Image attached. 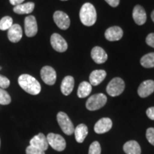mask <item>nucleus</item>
<instances>
[{
  "mask_svg": "<svg viewBox=\"0 0 154 154\" xmlns=\"http://www.w3.org/2000/svg\"><path fill=\"white\" fill-rule=\"evenodd\" d=\"M18 83L24 91L32 95H37L41 91L39 82L31 75L22 74L19 77Z\"/></svg>",
  "mask_w": 154,
  "mask_h": 154,
  "instance_id": "f257e3e1",
  "label": "nucleus"
},
{
  "mask_svg": "<svg viewBox=\"0 0 154 154\" xmlns=\"http://www.w3.org/2000/svg\"><path fill=\"white\" fill-rule=\"evenodd\" d=\"M81 22L86 26H91L96 23L97 14L95 7L91 3H85L80 9Z\"/></svg>",
  "mask_w": 154,
  "mask_h": 154,
  "instance_id": "f03ea898",
  "label": "nucleus"
},
{
  "mask_svg": "<svg viewBox=\"0 0 154 154\" xmlns=\"http://www.w3.org/2000/svg\"><path fill=\"white\" fill-rule=\"evenodd\" d=\"M107 97L103 94H97L88 98L86 103V107L89 111H96L104 106L106 103Z\"/></svg>",
  "mask_w": 154,
  "mask_h": 154,
  "instance_id": "7ed1b4c3",
  "label": "nucleus"
},
{
  "mask_svg": "<svg viewBox=\"0 0 154 154\" xmlns=\"http://www.w3.org/2000/svg\"><path fill=\"white\" fill-rule=\"evenodd\" d=\"M57 122L59 126L65 134L70 136L74 132V126L72 121L69 119L68 115L66 113L60 111L57 113Z\"/></svg>",
  "mask_w": 154,
  "mask_h": 154,
  "instance_id": "20e7f679",
  "label": "nucleus"
},
{
  "mask_svg": "<svg viewBox=\"0 0 154 154\" xmlns=\"http://www.w3.org/2000/svg\"><path fill=\"white\" fill-rule=\"evenodd\" d=\"M125 83L122 79L119 77L113 78L106 86V91L111 96H118L124 91Z\"/></svg>",
  "mask_w": 154,
  "mask_h": 154,
  "instance_id": "39448f33",
  "label": "nucleus"
},
{
  "mask_svg": "<svg viewBox=\"0 0 154 154\" xmlns=\"http://www.w3.org/2000/svg\"><path fill=\"white\" fill-rule=\"evenodd\" d=\"M47 139L49 145L56 151H62L66 149V140L61 135L49 133L47 135Z\"/></svg>",
  "mask_w": 154,
  "mask_h": 154,
  "instance_id": "423d86ee",
  "label": "nucleus"
},
{
  "mask_svg": "<svg viewBox=\"0 0 154 154\" xmlns=\"http://www.w3.org/2000/svg\"><path fill=\"white\" fill-rule=\"evenodd\" d=\"M24 32L28 37H33L37 34L38 26L35 17L30 15L24 19Z\"/></svg>",
  "mask_w": 154,
  "mask_h": 154,
  "instance_id": "0eeeda50",
  "label": "nucleus"
},
{
  "mask_svg": "<svg viewBox=\"0 0 154 154\" xmlns=\"http://www.w3.org/2000/svg\"><path fill=\"white\" fill-rule=\"evenodd\" d=\"M41 77L43 82L47 85H54L57 81V73L51 66H45L42 69Z\"/></svg>",
  "mask_w": 154,
  "mask_h": 154,
  "instance_id": "6e6552de",
  "label": "nucleus"
},
{
  "mask_svg": "<svg viewBox=\"0 0 154 154\" xmlns=\"http://www.w3.org/2000/svg\"><path fill=\"white\" fill-rule=\"evenodd\" d=\"M50 42H51V45L53 49L58 52H64L68 48V44L66 40L59 34H53L51 36Z\"/></svg>",
  "mask_w": 154,
  "mask_h": 154,
  "instance_id": "1a4fd4ad",
  "label": "nucleus"
},
{
  "mask_svg": "<svg viewBox=\"0 0 154 154\" xmlns=\"http://www.w3.org/2000/svg\"><path fill=\"white\" fill-rule=\"evenodd\" d=\"M55 24L59 29L66 30L70 26V19L66 13L61 11H55L53 16Z\"/></svg>",
  "mask_w": 154,
  "mask_h": 154,
  "instance_id": "9d476101",
  "label": "nucleus"
},
{
  "mask_svg": "<svg viewBox=\"0 0 154 154\" xmlns=\"http://www.w3.org/2000/svg\"><path fill=\"white\" fill-rule=\"evenodd\" d=\"M29 146H33L36 149L42 150L43 151H47L49 147L47 136H44V134L42 133H39L30 140Z\"/></svg>",
  "mask_w": 154,
  "mask_h": 154,
  "instance_id": "9b49d317",
  "label": "nucleus"
},
{
  "mask_svg": "<svg viewBox=\"0 0 154 154\" xmlns=\"http://www.w3.org/2000/svg\"><path fill=\"white\" fill-rule=\"evenodd\" d=\"M154 92V81L146 80L140 84L138 88V94L140 97L146 98Z\"/></svg>",
  "mask_w": 154,
  "mask_h": 154,
  "instance_id": "f8f14e48",
  "label": "nucleus"
},
{
  "mask_svg": "<svg viewBox=\"0 0 154 154\" xmlns=\"http://www.w3.org/2000/svg\"><path fill=\"white\" fill-rule=\"evenodd\" d=\"M22 29L19 24H14L8 29L7 36L9 40L12 43H17L22 38Z\"/></svg>",
  "mask_w": 154,
  "mask_h": 154,
  "instance_id": "ddd939ff",
  "label": "nucleus"
},
{
  "mask_svg": "<svg viewBox=\"0 0 154 154\" xmlns=\"http://www.w3.org/2000/svg\"><path fill=\"white\" fill-rule=\"evenodd\" d=\"M112 121L109 118H102L96 122L94 126V131L96 134H104L112 128Z\"/></svg>",
  "mask_w": 154,
  "mask_h": 154,
  "instance_id": "4468645a",
  "label": "nucleus"
},
{
  "mask_svg": "<svg viewBox=\"0 0 154 154\" xmlns=\"http://www.w3.org/2000/svg\"><path fill=\"white\" fill-rule=\"evenodd\" d=\"M132 16L134 22L138 25H143L145 24L146 19H147L145 9L140 5L135 6L133 10Z\"/></svg>",
  "mask_w": 154,
  "mask_h": 154,
  "instance_id": "2eb2a0df",
  "label": "nucleus"
},
{
  "mask_svg": "<svg viewBox=\"0 0 154 154\" xmlns=\"http://www.w3.org/2000/svg\"><path fill=\"white\" fill-rule=\"evenodd\" d=\"M122 29L119 26H111L107 29L105 32V37L110 42H115L120 40L123 36Z\"/></svg>",
  "mask_w": 154,
  "mask_h": 154,
  "instance_id": "dca6fc26",
  "label": "nucleus"
},
{
  "mask_svg": "<svg viewBox=\"0 0 154 154\" xmlns=\"http://www.w3.org/2000/svg\"><path fill=\"white\" fill-rule=\"evenodd\" d=\"M91 58L96 63H103L106 61L108 59V55L106 53L104 49L100 47H95L91 50Z\"/></svg>",
  "mask_w": 154,
  "mask_h": 154,
  "instance_id": "f3484780",
  "label": "nucleus"
},
{
  "mask_svg": "<svg viewBox=\"0 0 154 154\" xmlns=\"http://www.w3.org/2000/svg\"><path fill=\"white\" fill-rule=\"evenodd\" d=\"M74 87V79L72 76H67L62 80L61 84V91L64 96H68L72 93Z\"/></svg>",
  "mask_w": 154,
  "mask_h": 154,
  "instance_id": "a211bd4d",
  "label": "nucleus"
},
{
  "mask_svg": "<svg viewBox=\"0 0 154 154\" xmlns=\"http://www.w3.org/2000/svg\"><path fill=\"white\" fill-rule=\"evenodd\" d=\"M106 72L104 70H94L89 76V82L91 86H97L104 80Z\"/></svg>",
  "mask_w": 154,
  "mask_h": 154,
  "instance_id": "6ab92c4d",
  "label": "nucleus"
},
{
  "mask_svg": "<svg viewBox=\"0 0 154 154\" xmlns=\"http://www.w3.org/2000/svg\"><path fill=\"white\" fill-rule=\"evenodd\" d=\"M35 5L33 2H26L15 6L13 11L17 14H28L34 11Z\"/></svg>",
  "mask_w": 154,
  "mask_h": 154,
  "instance_id": "aec40b11",
  "label": "nucleus"
},
{
  "mask_svg": "<svg viewBox=\"0 0 154 154\" xmlns=\"http://www.w3.org/2000/svg\"><path fill=\"white\" fill-rule=\"evenodd\" d=\"M75 138L78 143H83L88 135V128L85 124H81L74 128Z\"/></svg>",
  "mask_w": 154,
  "mask_h": 154,
  "instance_id": "412c9836",
  "label": "nucleus"
},
{
  "mask_svg": "<svg viewBox=\"0 0 154 154\" xmlns=\"http://www.w3.org/2000/svg\"><path fill=\"white\" fill-rule=\"evenodd\" d=\"M124 151L127 154H140L141 149L140 145L136 140H129L127 141L124 145Z\"/></svg>",
  "mask_w": 154,
  "mask_h": 154,
  "instance_id": "4be33fe9",
  "label": "nucleus"
},
{
  "mask_svg": "<svg viewBox=\"0 0 154 154\" xmlns=\"http://www.w3.org/2000/svg\"><path fill=\"white\" fill-rule=\"evenodd\" d=\"M92 90V86L90 83L87 82H83L79 86L77 95L79 98H85L91 94Z\"/></svg>",
  "mask_w": 154,
  "mask_h": 154,
  "instance_id": "5701e85b",
  "label": "nucleus"
},
{
  "mask_svg": "<svg viewBox=\"0 0 154 154\" xmlns=\"http://www.w3.org/2000/svg\"><path fill=\"white\" fill-rule=\"evenodd\" d=\"M140 62L144 68H153L154 67V52L144 55L140 59Z\"/></svg>",
  "mask_w": 154,
  "mask_h": 154,
  "instance_id": "b1692460",
  "label": "nucleus"
},
{
  "mask_svg": "<svg viewBox=\"0 0 154 154\" xmlns=\"http://www.w3.org/2000/svg\"><path fill=\"white\" fill-rule=\"evenodd\" d=\"M13 25V19L11 17L6 16L0 20V30L6 31L8 30Z\"/></svg>",
  "mask_w": 154,
  "mask_h": 154,
  "instance_id": "393cba45",
  "label": "nucleus"
},
{
  "mask_svg": "<svg viewBox=\"0 0 154 154\" xmlns=\"http://www.w3.org/2000/svg\"><path fill=\"white\" fill-rule=\"evenodd\" d=\"M11 96L8 94V92L3 88H0V104L8 105L11 103Z\"/></svg>",
  "mask_w": 154,
  "mask_h": 154,
  "instance_id": "a878e982",
  "label": "nucleus"
},
{
  "mask_svg": "<svg viewBox=\"0 0 154 154\" xmlns=\"http://www.w3.org/2000/svg\"><path fill=\"white\" fill-rule=\"evenodd\" d=\"M101 145L98 141H94L89 146L88 154H101Z\"/></svg>",
  "mask_w": 154,
  "mask_h": 154,
  "instance_id": "bb28decb",
  "label": "nucleus"
},
{
  "mask_svg": "<svg viewBox=\"0 0 154 154\" xmlns=\"http://www.w3.org/2000/svg\"><path fill=\"white\" fill-rule=\"evenodd\" d=\"M146 138L148 141L154 146V128H149L146 131Z\"/></svg>",
  "mask_w": 154,
  "mask_h": 154,
  "instance_id": "cd10ccee",
  "label": "nucleus"
},
{
  "mask_svg": "<svg viewBox=\"0 0 154 154\" xmlns=\"http://www.w3.org/2000/svg\"><path fill=\"white\" fill-rule=\"evenodd\" d=\"M10 85V81L8 78L0 74V88L5 89Z\"/></svg>",
  "mask_w": 154,
  "mask_h": 154,
  "instance_id": "c85d7f7f",
  "label": "nucleus"
},
{
  "mask_svg": "<svg viewBox=\"0 0 154 154\" xmlns=\"http://www.w3.org/2000/svg\"><path fill=\"white\" fill-rule=\"evenodd\" d=\"M26 154H45V151L36 149L33 146H29L26 149Z\"/></svg>",
  "mask_w": 154,
  "mask_h": 154,
  "instance_id": "c756f323",
  "label": "nucleus"
},
{
  "mask_svg": "<svg viewBox=\"0 0 154 154\" xmlns=\"http://www.w3.org/2000/svg\"><path fill=\"white\" fill-rule=\"evenodd\" d=\"M146 42L150 47L154 48V33H151L147 36L146 38Z\"/></svg>",
  "mask_w": 154,
  "mask_h": 154,
  "instance_id": "7c9ffc66",
  "label": "nucleus"
},
{
  "mask_svg": "<svg viewBox=\"0 0 154 154\" xmlns=\"http://www.w3.org/2000/svg\"><path fill=\"white\" fill-rule=\"evenodd\" d=\"M146 115L151 120H154V107H150L146 111Z\"/></svg>",
  "mask_w": 154,
  "mask_h": 154,
  "instance_id": "2f4dec72",
  "label": "nucleus"
},
{
  "mask_svg": "<svg viewBox=\"0 0 154 154\" xmlns=\"http://www.w3.org/2000/svg\"><path fill=\"white\" fill-rule=\"evenodd\" d=\"M105 1L112 7H116L120 2V0H105Z\"/></svg>",
  "mask_w": 154,
  "mask_h": 154,
  "instance_id": "473e14b6",
  "label": "nucleus"
},
{
  "mask_svg": "<svg viewBox=\"0 0 154 154\" xmlns=\"http://www.w3.org/2000/svg\"><path fill=\"white\" fill-rule=\"evenodd\" d=\"M24 2V0H9V2L11 5H14V7L15 6H17L19 5H21Z\"/></svg>",
  "mask_w": 154,
  "mask_h": 154,
  "instance_id": "72a5a7b5",
  "label": "nucleus"
},
{
  "mask_svg": "<svg viewBox=\"0 0 154 154\" xmlns=\"http://www.w3.org/2000/svg\"><path fill=\"white\" fill-rule=\"evenodd\" d=\"M151 19L152 21L154 22V10L152 11L151 12Z\"/></svg>",
  "mask_w": 154,
  "mask_h": 154,
  "instance_id": "f704fd0d",
  "label": "nucleus"
},
{
  "mask_svg": "<svg viewBox=\"0 0 154 154\" xmlns=\"http://www.w3.org/2000/svg\"><path fill=\"white\" fill-rule=\"evenodd\" d=\"M61 1H67V0H61Z\"/></svg>",
  "mask_w": 154,
  "mask_h": 154,
  "instance_id": "c9c22d12",
  "label": "nucleus"
},
{
  "mask_svg": "<svg viewBox=\"0 0 154 154\" xmlns=\"http://www.w3.org/2000/svg\"><path fill=\"white\" fill-rule=\"evenodd\" d=\"M0 146H1V140H0Z\"/></svg>",
  "mask_w": 154,
  "mask_h": 154,
  "instance_id": "e433bc0d",
  "label": "nucleus"
},
{
  "mask_svg": "<svg viewBox=\"0 0 154 154\" xmlns=\"http://www.w3.org/2000/svg\"><path fill=\"white\" fill-rule=\"evenodd\" d=\"M0 70H2V67H0Z\"/></svg>",
  "mask_w": 154,
  "mask_h": 154,
  "instance_id": "4c0bfd02",
  "label": "nucleus"
}]
</instances>
